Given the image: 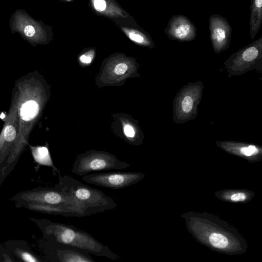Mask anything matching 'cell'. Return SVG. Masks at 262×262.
Segmentation results:
<instances>
[{
    "label": "cell",
    "mask_w": 262,
    "mask_h": 262,
    "mask_svg": "<svg viewBox=\"0 0 262 262\" xmlns=\"http://www.w3.org/2000/svg\"><path fill=\"white\" fill-rule=\"evenodd\" d=\"M17 208L64 217H85L94 214L71 194L54 187H38L17 192L11 197Z\"/></svg>",
    "instance_id": "6da1fadb"
},
{
    "label": "cell",
    "mask_w": 262,
    "mask_h": 262,
    "mask_svg": "<svg viewBox=\"0 0 262 262\" xmlns=\"http://www.w3.org/2000/svg\"><path fill=\"white\" fill-rule=\"evenodd\" d=\"M40 230L42 237L88 251L91 254L118 260L120 257L87 232L69 224L29 217Z\"/></svg>",
    "instance_id": "7a4b0ae2"
},
{
    "label": "cell",
    "mask_w": 262,
    "mask_h": 262,
    "mask_svg": "<svg viewBox=\"0 0 262 262\" xmlns=\"http://www.w3.org/2000/svg\"><path fill=\"white\" fill-rule=\"evenodd\" d=\"M56 189L71 194L94 214L112 210L117 204L102 191L92 188L70 176H58V182L54 186Z\"/></svg>",
    "instance_id": "3957f363"
},
{
    "label": "cell",
    "mask_w": 262,
    "mask_h": 262,
    "mask_svg": "<svg viewBox=\"0 0 262 262\" xmlns=\"http://www.w3.org/2000/svg\"><path fill=\"white\" fill-rule=\"evenodd\" d=\"M18 104V129L16 154L19 158L28 143V135L38 115L40 106L37 101L35 84L25 82L22 84Z\"/></svg>",
    "instance_id": "277c9868"
},
{
    "label": "cell",
    "mask_w": 262,
    "mask_h": 262,
    "mask_svg": "<svg viewBox=\"0 0 262 262\" xmlns=\"http://www.w3.org/2000/svg\"><path fill=\"white\" fill-rule=\"evenodd\" d=\"M204 84L201 80L189 82L177 93L172 102V119L178 124H183L195 119L203 96Z\"/></svg>",
    "instance_id": "5b68a950"
},
{
    "label": "cell",
    "mask_w": 262,
    "mask_h": 262,
    "mask_svg": "<svg viewBox=\"0 0 262 262\" xmlns=\"http://www.w3.org/2000/svg\"><path fill=\"white\" fill-rule=\"evenodd\" d=\"M228 76H239L255 70L262 72V36L231 54L224 62Z\"/></svg>",
    "instance_id": "8992f818"
},
{
    "label": "cell",
    "mask_w": 262,
    "mask_h": 262,
    "mask_svg": "<svg viewBox=\"0 0 262 262\" xmlns=\"http://www.w3.org/2000/svg\"><path fill=\"white\" fill-rule=\"evenodd\" d=\"M113 155L103 152H90L79 156L72 166V172L82 177L94 172L111 169H123L130 167Z\"/></svg>",
    "instance_id": "52a82bcc"
},
{
    "label": "cell",
    "mask_w": 262,
    "mask_h": 262,
    "mask_svg": "<svg viewBox=\"0 0 262 262\" xmlns=\"http://www.w3.org/2000/svg\"><path fill=\"white\" fill-rule=\"evenodd\" d=\"M37 246L45 259L51 262H95L86 251L43 238Z\"/></svg>",
    "instance_id": "ba28073f"
},
{
    "label": "cell",
    "mask_w": 262,
    "mask_h": 262,
    "mask_svg": "<svg viewBox=\"0 0 262 262\" xmlns=\"http://www.w3.org/2000/svg\"><path fill=\"white\" fill-rule=\"evenodd\" d=\"M144 174L139 172H93L82 177L84 182L112 189H120L135 185Z\"/></svg>",
    "instance_id": "9c48e42d"
},
{
    "label": "cell",
    "mask_w": 262,
    "mask_h": 262,
    "mask_svg": "<svg viewBox=\"0 0 262 262\" xmlns=\"http://www.w3.org/2000/svg\"><path fill=\"white\" fill-rule=\"evenodd\" d=\"M210 38L215 53L220 54L230 47L232 28L227 19L223 16L212 14L208 20Z\"/></svg>",
    "instance_id": "30bf717a"
},
{
    "label": "cell",
    "mask_w": 262,
    "mask_h": 262,
    "mask_svg": "<svg viewBox=\"0 0 262 262\" xmlns=\"http://www.w3.org/2000/svg\"><path fill=\"white\" fill-rule=\"evenodd\" d=\"M164 32L171 40L180 42L190 41L196 38L197 29L186 16L173 15L168 20Z\"/></svg>",
    "instance_id": "8fae6325"
},
{
    "label": "cell",
    "mask_w": 262,
    "mask_h": 262,
    "mask_svg": "<svg viewBox=\"0 0 262 262\" xmlns=\"http://www.w3.org/2000/svg\"><path fill=\"white\" fill-rule=\"evenodd\" d=\"M4 247L9 251L17 261L45 262L47 261L30 247L27 241L23 239H9L6 241Z\"/></svg>",
    "instance_id": "7c38bea8"
},
{
    "label": "cell",
    "mask_w": 262,
    "mask_h": 262,
    "mask_svg": "<svg viewBox=\"0 0 262 262\" xmlns=\"http://www.w3.org/2000/svg\"><path fill=\"white\" fill-rule=\"evenodd\" d=\"M32 157L37 166L35 167V171H37L40 165L46 166L52 169L54 175L60 174V171L54 165L51 159L48 148L46 146H30Z\"/></svg>",
    "instance_id": "4fadbf2b"
},
{
    "label": "cell",
    "mask_w": 262,
    "mask_h": 262,
    "mask_svg": "<svg viewBox=\"0 0 262 262\" xmlns=\"http://www.w3.org/2000/svg\"><path fill=\"white\" fill-rule=\"evenodd\" d=\"M262 24V0H251L250 7V36L254 39Z\"/></svg>",
    "instance_id": "5bb4252c"
},
{
    "label": "cell",
    "mask_w": 262,
    "mask_h": 262,
    "mask_svg": "<svg viewBox=\"0 0 262 262\" xmlns=\"http://www.w3.org/2000/svg\"><path fill=\"white\" fill-rule=\"evenodd\" d=\"M219 146L228 150L238 152L243 156L251 157L260 152V148L254 144H247L235 142H217Z\"/></svg>",
    "instance_id": "9a60e30c"
},
{
    "label": "cell",
    "mask_w": 262,
    "mask_h": 262,
    "mask_svg": "<svg viewBox=\"0 0 262 262\" xmlns=\"http://www.w3.org/2000/svg\"><path fill=\"white\" fill-rule=\"evenodd\" d=\"M17 25V29L20 30V33L24 34L29 40L35 41L37 40L40 34V29L34 20H25L20 23V25Z\"/></svg>",
    "instance_id": "2e32d148"
},
{
    "label": "cell",
    "mask_w": 262,
    "mask_h": 262,
    "mask_svg": "<svg viewBox=\"0 0 262 262\" xmlns=\"http://www.w3.org/2000/svg\"><path fill=\"white\" fill-rule=\"evenodd\" d=\"M125 32L132 40L138 43L149 47L154 46L151 39L142 32L129 30H125Z\"/></svg>",
    "instance_id": "e0dca14e"
},
{
    "label": "cell",
    "mask_w": 262,
    "mask_h": 262,
    "mask_svg": "<svg viewBox=\"0 0 262 262\" xmlns=\"http://www.w3.org/2000/svg\"><path fill=\"white\" fill-rule=\"evenodd\" d=\"M209 240L212 246L219 249L225 248L228 244L227 238L220 233H212L209 237Z\"/></svg>",
    "instance_id": "ac0fdd59"
},
{
    "label": "cell",
    "mask_w": 262,
    "mask_h": 262,
    "mask_svg": "<svg viewBox=\"0 0 262 262\" xmlns=\"http://www.w3.org/2000/svg\"><path fill=\"white\" fill-rule=\"evenodd\" d=\"M17 260L4 246L0 244V262H16Z\"/></svg>",
    "instance_id": "d6986e66"
},
{
    "label": "cell",
    "mask_w": 262,
    "mask_h": 262,
    "mask_svg": "<svg viewBox=\"0 0 262 262\" xmlns=\"http://www.w3.org/2000/svg\"><path fill=\"white\" fill-rule=\"evenodd\" d=\"M127 69L128 67L126 64L120 63L115 67L114 72L117 75H122L126 72Z\"/></svg>",
    "instance_id": "ffe728a7"
},
{
    "label": "cell",
    "mask_w": 262,
    "mask_h": 262,
    "mask_svg": "<svg viewBox=\"0 0 262 262\" xmlns=\"http://www.w3.org/2000/svg\"><path fill=\"white\" fill-rule=\"evenodd\" d=\"M94 5L95 9L99 12L104 11L106 7L105 0H94Z\"/></svg>",
    "instance_id": "44dd1931"
},
{
    "label": "cell",
    "mask_w": 262,
    "mask_h": 262,
    "mask_svg": "<svg viewBox=\"0 0 262 262\" xmlns=\"http://www.w3.org/2000/svg\"><path fill=\"white\" fill-rule=\"evenodd\" d=\"M246 199V195L243 192L233 194L230 196V200L233 202L243 201Z\"/></svg>",
    "instance_id": "7402d4cb"
},
{
    "label": "cell",
    "mask_w": 262,
    "mask_h": 262,
    "mask_svg": "<svg viewBox=\"0 0 262 262\" xmlns=\"http://www.w3.org/2000/svg\"><path fill=\"white\" fill-rule=\"evenodd\" d=\"M93 58L92 53H87L85 54L82 55L79 59L80 61L83 63L88 64L91 62Z\"/></svg>",
    "instance_id": "603a6c76"
},
{
    "label": "cell",
    "mask_w": 262,
    "mask_h": 262,
    "mask_svg": "<svg viewBox=\"0 0 262 262\" xmlns=\"http://www.w3.org/2000/svg\"><path fill=\"white\" fill-rule=\"evenodd\" d=\"M124 132L125 136L129 138H133L135 136V131L133 127L127 124L124 127Z\"/></svg>",
    "instance_id": "cb8c5ba5"
},
{
    "label": "cell",
    "mask_w": 262,
    "mask_h": 262,
    "mask_svg": "<svg viewBox=\"0 0 262 262\" xmlns=\"http://www.w3.org/2000/svg\"><path fill=\"white\" fill-rule=\"evenodd\" d=\"M67 1H68V0H67ZM68 1H69V0H68Z\"/></svg>",
    "instance_id": "d4e9b609"
}]
</instances>
